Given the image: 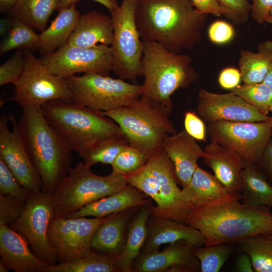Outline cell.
<instances>
[{"mask_svg": "<svg viewBox=\"0 0 272 272\" xmlns=\"http://www.w3.org/2000/svg\"><path fill=\"white\" fill-rule=\"evenodd\" d=\"M150 214L149 207H144L132 221L126 240L117 257L122 272L132 271L133 261L139 256L147 238V221Z\"/></svg>", "mask_w": 272, "mask_h": 272, "instance_id": "obj_29", "label": "cell"}, {"mask_svg": "<svg viewBox=\"0 0 272 272\" xmlns=\"http://www.w3.org/2000/svg\"><path fill=\"white\" fill-rule=\"evenodd\" d=\"M211 140L239 154L245 162L260 164L272 134L268 122L218 121L209 122Z\"/></svg>", "mask_w": 272, "mask_h": 272, "instance_id": "obj_13", "label": "cell"}, {"mask_svg": "<svg viewBox=\"0 0 272 272\" xmlns=\"http://www.w3.org/2000/svg\"><path fill=\"white\" fill-rule=\"evenodd\" d=\"M0 159L30 193L42 191L40 176L25 148L13 113L0 117Z\"/></svg>", "mask_w": 272, "mask_h": 272, "instance_id": "obj_16", "label": "cell"}, {"mask_svg": "<svg viewBox=\"0 0 272 272\" xmlns=\"http://www.w3.org/2000/svg\"><path fill=\"white\" fill-rule=\"evenodd\" d=\"M231 92L262 114L267 115L272 101V89L263 82L244 83L233 89Z\"/></svg>", "mask_w": 272, "mask_h": 272, "instance_id": "obj_36", "label": "cell"}, {"mask_svg": "<svg viewBox=\"0 0 272 272\" xmlns=\"http://www.w3.org/2000/svg\"><path fill=\"white\" fill-rule=\"evenodd\" d=\"M208 35L212 42L216 44H224L232 39L234 35V30L228 23L217 20L210 26Z\"/></svg>", "mask_w": 272, "mask_h": 272, "instance_id": "obj_43", "label": "cell"}, {"mask_svg": "<svg viewBox=\"0 0 272 272\" xmlns=\"http://www.w3.org/2000/svg\"><path fill=\"white\" fill-rule=\"evenodd\" d=\"M242 252L250 257L254 271L272 272V235H255L238 242Z\"/></svg>", "mask_w": 272, "mask_h": 272, "instance_id": "obj_34", "label": "cell"}, {"mask_svg": "<svg viewBox=\"0 0 272 272\" xmlns=\"http://www.w3.org/2000/svg\"><path fill=\"white\" fill-rule=\"evenodd\" d=\"M39 36L31 27L21 21L13 18L11 29L0 45V54L3 55L13 49H38Z\"/></svg>", "mask_w": 272, "mask_h": 272, "instance_id": "obj_35", "label": "cell"}, {"mask_svg": "<svg viewBox=\"0 0 272 272\" xmlns=\"http://www.w3.org/2000/svg\"><path fill=\"white\" fill-rule=\"evenodd\" d=\"M220 4L229 12L227 18L235 24H241L248 21L251 4L248 0H218Z\"/></svg>", "mask_w": 272, "mask_h": 272, "instance_id": "obj_42", "label": "cell"}, {"mask_svg": "<svg viewBox=\"0 0 272 272\" xmlns=\"http://www.w3.org/2000/svg\"><path fill=\"white\" fill-rule=\"evenodd\" d=\"M241 78L240 72L232 67L223 70L218 78L220 86L225 89H234L239 86Z\"/></svg>", "mask_w": 272, "mask_h": 272, "instance_id": "obj_47", "label": "cell"}, {"mask_svg": "<svg viewBox=\"0 0 272 272\" xmlns=\"http://www.w3.org/2000/svg\"><path fill=\"white\" fill-rule=\"evenodd\" d=\"M272 38V37H271Z\"/></svg>", "mask_w": 272, "mask_h": 272, "instance_id": "obj_59", "label": "cell"}, {"mask_svg": "<svg viewBox=\"0 0 272 272\" xmlns=\"http://www.w3.org/2000/svg\"><path fill=\"white\" fill-rule=\"evenodd\" d=\"M31 194L20 184L8 166L0 159V194L10 195L26 201Z\"/></svg>", "mask_w": 272, "mask_h": 272, "instance_id": "obj_39", "label": "cell"}, {"mask_svg": "<svg viewBox=\"0 0 272 272\" xmlns=\"http://www.w3.org/2000/svg\"><path fill=\"white\" fill-rule=\"evenodd\" d=\"M54 218L52 194L41 191L30 195L21 215L9 226L21 234L34 253L49 265L57 263L48 236L49 227Z\"/></svg>", "mask_w": 272, "mask_h": 272, "instance_id": "obj_12", "label": "cell"}, {"mask_svg": "<svg viewBox=\"0 0 272 272\" xmlns=\"http://www.w3.org/2000/svg\"><path fill=\"white\" fill-rule=\"evenodd\" d=\"M137 0H122L119 8L111 13L113 23L111 45L112 71L120 78L133 83L142 75L143 43L135 20Z\"/></svg>", "mask_w": 272, "mask_h": 272, "instance_id": "obj_10", "label": "cell"}, {"mask_svg": "<svg viewBox=\"0 0 272 272\" xmlns=\"http://www.w3.org/2000/svg\"><path fill=\"white\" fill-rule=\"evenodd\" d=\"M87 217H54L51 221L48 236L57 263L71 261L92 249L93 236L107 216Z\"/></svg>", "mask_w": 272, "mask_h": 272, "instance_id": "obj_15", "label": "cell"}, {"mask_svg": "<svg viewBox=\"0 0 272 272\" xmlns=\"http://www.w3.org/2000/svg\"><path fill=\"white\" fill-rule=\"evenodd\" d=\"M197 247L181 240L169 244L162 251L143 253L132 271L135 272H195L200 270L194 255Z\"/></svg>", "mask_w": 272, "mask_h": 272, "instance_id": "obj_18", "label": "cell"}, {"mask_svg": "<svg viewBox=\"0 0 272 272\" xmlns=\"http://www.w3.org/2000/svg\"><path fill=\"white\" fill-rule=\"evenodd\" d=\"M60 0H18L10 12L13 17L33 29L43 31Z\"/></svg>", "mask_w": 272, "mask_h": 272, "instance_id": "obj_32", "label": "cell"}, {"mask_svg": "<svg viewBox=\"0 0 272 272\" xmlns=\"http://www.w3.org/2000/svg\"><path fill=\"white\" fill-rule=\"evenodd\" d=\"M13 19L3 18L0 20V35L4 36L9 32L13 24Z\"/></svg>", "mask_w": 272, "mask_h": 272, "instance_id": "obj_51", "label": "cell"}, {"mask_svg": "<svg viewBox=\"0 0 272 272\" xmlns=\"http://www.w3.org/2000/svg\"><path fill=\"white\" fill-rule=\"evenodd\" d=\"M197 112L203 120L209 122H260L266 121L268 118L232 92L216 94L206 89L198 92Z\"/></svg>", "mask_w": 272, "mask_h": 272, "instance_id": "obj_17", "label": "cell"}, {"mask_svg": "<svg viewBox=\"0 0 272 272\" xmlns=\"http://www.w3.org/2000/svg\"><path fill=\"white\" fill-rule=\"evenodd\" d=\"M267 122H268V123L269 124L270 129V131H271V134H272V116H270V117L268 116Z\"/></svg>", "mask_w": 272, "mask_h": 272, "instance_id": "obj_56", "label": "cell"}, {"mask_svg": "<svg viewBox=\"0 0 272 272\" xmlns=\"http://www.w3.org/2000/svg\"><path fill=\"white\" fill-rule=\"evenodd\" d=\"M262 82L272 89V62Z\"/></svg>", "mask_w": 272, "mask_h": 272, "instance_id": "obj_54", "label": "cell"}, {"mask_svg": "<svg viewBox=\"0 0 272 272\" xmlns=\"http://www.w3.org/2000/svg\"><path fill=\"white\" fill-rule=\"evenodd\" d=\"M41 109L49 124L77 153L98 139L123 137L119 125L102 111L60 100L48 101Z\"/></svg>", "mask_w": 272, "mask_h": 272, "instance_id": "obj_5", "label": "cell"}, {"mask_svg": "<svg viewBox=\"0 0 272 272\" xmlns=\"http://www.w3.org/2000/svg\"><path fill=\"white\" fill-rule=\"evenodd\" d=\"M128 145L122 136L105 138L87 145L78 154L90 167L98 163L111 165L121 150Z\"/></svg>", "mask_w": 272, "mask_h": 272, "instance_id": "obj_33", "label": "cell"}, {"mask_svg": "<svg viewBox=\"0 0 272 272\" xmlns=\"http://www.w3.org/2000/svg\"><path fill=\"white\" fill-rule=\"evenodd\" d=\"M18 0H0V12H10Z\"/></svg>", "mask_w": 272, "mask_h": 272, "instance_id": "obj_52", "label": "cell"}, {"mask_svg": "<svg viewBox=\"0 0 272 272\" xmlns=\"http://www.w3.org/2000/svg\"><path fill=\"white\" fill-rule=\"evenodd\" d=\"M39 58L50 73L63 78L79 73L108 76L112 71L111 48L104 44L82 47L66 43Z\"/></svg>", "mask_w": 272, "mask_h": 272, "instance_id": "obj_14", "label": "cell"}, {"mask_svg": "<svg viewBox=\"0 0 272 272\" xmlns=\"http://www.w3.org/2000/svg\"><path fill=\"white\" fill-rule=\"evenodd\" d=\"M258 51L241 50L239 67L244 83L262 82L272 62V40L260 43Z\"/></svg>", "mask_w": 272, "mask_h": 272, "instance_id": "obj_30", "label": "cell"}, {"mask_svg": "<svg viewBox=\"0 0 272 272\" xmlns=\"http://www.w3.org/2000/svg\"><path fill=\"white\" fill-rule=\"evenodd\" d=\"M162 148L173 164L178 183L183 187L186 186L198 165V159L202 157L203 151L184 128L168 135Z\"/></svg>", "mask_w": 272, "mask_h": 272, "instance_id": "obj_22", "label": "cell"}, {"mask_svg": "<svg viewBox=\"0 0 272 272\" xmlns=\"http://www.w3.org/2000/svg\"><path fill=\"white\" fill-rule=\"evenodd\" d=\"M113 38L112 17L91 11L80 15L66 44L82 47H91L98 44L111 46Z\"/></svg>", "mask_w": 272, "mask_h": 272, "instance_id": "obj_23", "label": "cell"}, {"mask_svg": "<svg viewBox=\"0 0 272 272\" xmlns=\"http://www.w3.org/2000/svg\"><path fill=\"white\" fill-rule=\"evenodd\" d=\"M172 107L143 94L128 105L102 112L119 125L129 145L149 158L162 148L168 135L176 133L169 118Z\"/></svg>", "mask_w": 272, "mask_h": 272, "instance_id": "obj_4", "label": "cell"}, {"mask_svg": "<svg viewBox=\"0 0 272 272\" xmlns=\"http://www.w3.org/2000/svg\"><path fill=\"white\" fill-rule=\"evenodd\" d=\"M260 164L272 180V136L265 149Z\"/></svg>", "mask_w": 272, "mask_h": 272, "instance_id": "obj_48", "label": "cell"}, {"mask_svg": "<svg viewBox=\"0 0 272 272\" xmlns=\"http://www.w3.org/2000/svg\"><path fill=\"white\" fill-rule=\"evenodd\" d=\"M269 111L272 112V101H271V102L269 108Z\"/></svg>", "mask_w": 272, "mask_h": 272, "instance_id": "obj_58", "label": "cell"}, {"mask_svg": "<svg viewBox=\"0 0 272 272\" xmlns=\"http://www.w3.org/2000/svg\"><path fill=\"white\" fill-rule=\"evenodd\" d=\"M128 210L107 216L93 236L92 249L111 256L119 255L124 243V232L129 217L127 213Z\"/></svg>", "mask_w": 272, "mask_h": 272, "instance_id": "obj_26", "label": "cell"}, {"mask_svg": "<svg viewBox=\"0 0 272 272\" xmlns=\"http://www.w3.org/2000/svg\"><path fill=\"white\" fill-rule=\"evenodd\" d=\"M256 164L246 162L241 172V202L272 208V185Z\"/></svg>", "mask_w": 272, "mask_h": 272, "instance_id": "obj_28", "label": "cell"}, {"mask_svg": "<svg viewBox=\"0 0 272 272\" xmlns=\"http://www.w3.org/2000/svg\"><path fill=\"white\" fill-rule=\"evenodd\" d=\"M141 71L144 76L143 94L173 106L171 96L187 87L196 78L188 55L171 52L156 42L143 41Z\"/></svg>", "mask_w": 272, "mask_h": 272, "instance_id": "obj_7", "label": "cell"}, {"mask_svg": "<svg viewBox=\"0 0 272 272\" xmlns=\"http://www.w3.org/2000/svg\"><path fill=\"white\" fill-rule=\"evenodd\" d=\"M135 187L127 184L121 190L91 203L64 217L92 216L103 218L111 214L145 206L150 199Z\"/></svg>", "mask_w": 272, "mask_h": 272, "instance_id": "obj_24", "label": "cell"}, {"mask_svg": "<svg viewBox=\"0 0 272 272\" xmlns=\"http://www.w3.org/2000/svg\"><path fill=\"white\" fill-rule=\"evenodd\" d=\"M231 248L229 243L196 247L194 255L198 259L202 272H218L228 259Z\"/></svg>", "mask_w": 272, "mask_h": 272, "instance_id": "obj_37", "label": "cell"}, {"mask_svg": "<svg viewBox=\"0 0 272 272\" xmlns=\"http://www.w3.org/2000/svg\"><path fill=\"white\" fill-rule=\"evenodd\" d=\"M81 162L72 167L52 193L54 217H65L117 192L128 183L124 176L94 174Z\"/></svg>", "mask_w": 272, "mask_h": 272, "instance_id": "obj_8", "label": "cell"}, {"mask_svg": "<svg viewBox=\"0 0 272 272\" xmlns=\"http://www.w3.org/2000/svg\"><path fill=\"white\" fill-rule=\"evenodd\" d=\"M18 126L25 148L42 183L53 193L71 169L73 151L45 119L41 107L22 108Z\"/></svg>", "mask_w": 272, "mask_h": 272, "instance_id": "obj_3", "label": "cell"}, {"mask_svg": "<svg viewBox=\"0 0 272 272\" xmlns=\"http://www.w3.org/2000/svg\"><path fill=\"white\" fill-rule=\"evenodd\" d=\"M65 78L72 93V103L100 111L128 105L140 98L144 91L143 85L95 73Z\"/></svg>", "mask_w": 272, "mask_h": 272, "instance_id": "obj_9", "label": "cell"}, {"mask_svg": "<svg viewBox=\"0 0 272 272\" xmlns=\"http://www.w3.org/2000/svg\"><path fill=\"white\" fill-rule=\"evenodd\" d=\"M25 63L23 50L17 51L0 66V85L15 84L23 73Z\"/></svg>", "mask_w": 272, "mask_h": 272, "instance_id": "obj_40", "label": "cell"}, {"mask_svg": "<svg viewBox=\"0 0 272 272\" xmlns=\"http://www.w3.org/2000/svg\"><path fill=\"white\" fill-rule=\"evenodd\" d=\"M194 7L199 12L204 14H212L219 17H227L229 12L223 7L218 0H190Z\"/></svg>", "mask_w": 272, "mask_h": 272, "instance_id": "obj_45", "label": "cell"}, {"mask_svg": "<svg viewBox=\"0 0 272 272\" xmlns=\"http://www.w3.org/2000/svg\"><path fill=\"white\" fill-rule=\"evenodd\" d=\"M26 201L0 194V225L10 226L23 213Z\"/></svg>", "mask_w": 272, "mask_h": 272, "instance_id": "obj_41", "label": "cell"}, {"mask_svg": "<svg viewBox=\"0 0 272 272\" xmlns=\"http://www.w3.org/2000/svg\"><path fill=\"white\" fill-rule=\"evenodd\" d=\"M128 181L155 201L156 206H149L155 218L185 224L191 209L181 198L174 166L163 148L149 157L146 165L131 174Z\"/></svg>", "mask_w": 272, "mask_h": 272, "instance_id": "obj_6", "label": "cell"}, {"mask_svg": "<svg viewBox=\"0 0 272 272\" xmlns=\"http://www.w3.org/2000/svg\"><path fill=\"white\" fill-rule=\"evenodd\" d=\"M0 261L16 272H43L49 265L34 253L21 234L6 225H0Z\"/></svg>", "mask_w": 272, "mask_h": 272, "instance_id": "obj_19", "label": "cell"}, {"mask_svg": "<svg viewBox=\"0 0 272 272\" xmlns=\"http://www.w3.org/2000/svg\"><path fill=\"white\" fill-rule=\"evenodd\" d=\"M80 0H60L58 9V11L64 9L76 4V3Z\"/></svg>", "mask_w": 272, "mask_h": 272, "instance_id": "obj_53", "label": "cell"}, {"mask_svg": "<svg viewBox=\"0 0 272 272\" xmlns=\"http://www.w3.org/2000/svg\"><path fill=\"white\" fill-rule=\"evenodd\" d=\"M9 269L6 267V266L0 261V271L1 272H8Z\"/></svg>", "mask_w": 272, "mask_h": 272, "instance_id": "obj_55", "label": "cell"}, {"mask_svg": "<svg viewBox=\"0 0 272 272\" xmlns=\"http://www.w3.org/2000/svg\"><path fill=\"white\" fill-rule=\"evenodd\" d=\"M250 14L252 19L259 24L266 22L272 8V0H251Z\"/></svg>", "mask_w": 272, "mask_h": 272, "instance_id": "obj_46", "label": "cell"}, {"mask_svg": "<svg viewBox=\"0 0 272 272\" xmlns=\"http://www.w3.org/2000/svg\"><path fill=\"white\" fill-rule=\"evenodd\" d=\"M207 15L190 0H137L135 20L143 41L157 43L179 54L200 43Z\"/></svg>", "mask_w": 272, "mask_h": 272, "instance_id": "obj_1", "label": "cell"}, {"mask_svg": "<svg viewBox=\"0 0 272 272\" xmlns=\"http://www.w3.org/2000/svg\"><path fill=\"white\" fill-rule=\"evenodd\" d=\"M184 240L196 246L204 244L205 239L197 229L168 219L157 218L148 228L143 253L157 251L163 244Z\"/></svg>", "mask_w": 272, "mask_h": 272, "instance_id": "obj_25", "label": "cell"}, {"mask_svg": "<svg viewBox=\"0 0 272 272\" xmlns=\"http://www.w3.org/2000/svg\"><path fill=\"white\" fill-rule=\"evenodd\" d=\"M236 269L239 272H253L254 269L249 256L242 252L236 261Z\"/></svg>", "mask_w": 272, "mask_h": 272, "instance_id": "obj_49", "label": "cell"}, {"mask_svg": "<svg viewBox=\"0 0 272 272\" xmlns=\"http://www.w3.org/2000/svg\"><path fill=\"white\" fill-rule=\"evenodd\" d=\"M181 196L192 210L226 200H240L241 194L229 192L215 175L197 165L189 183L181 189Z\"/></svg>", "mask_w": 272, "mask_h": 272, "instance_id": "obj_20", "label": "cell"}, {"mask_svg": "<svg viewBox=\"0 0 272 272\" xmlns=\"http://www.w3.org/2000/svg\"><path fill=\"white\" fill-rule=\"evenodd\" d=\"M25 67L14 84V95L8 101L23 107H41L46 102L60 100L72 103V93L65 78L50 73L40 58L29 50H23Z\"/></svg>", "mask_w": 272, "mask_h": 272, "instance_id": "obj_11", "label": "cell"}, {"mask_svg": "<svg viewBox=\"0 0 272 272\" xmlns=\"http://www.w3.org/2000/svg\"><path fill=\"white\" fill-rule=\"evenodd\" d=\"M185 224L201 233L205 246L238 243L257 234L272 235V212L267 207L229 200L192 209Z\"/></svg>", "mask_w": 272, "mask_h": 272, "instance_id": "obj_2", "label": "cell"}, {"mask_svg": "<svg viewBox=\"0 0 272 272\" xmlns=\"http://www.w3.org/2000/svg\"><path fill=\"white\" fill-rule=\"evenodd\" d=\"M148 156L141 150L129 145L123 148L113 163L111 174L125 176L143 167L147 163Z\"/></svg>", "mask_w": 272, "mask_h": 272, "instance_id": "obj_38", "label": "cell"}, {"mask_svg": "<svg viewBox=\"0 0 272 272\" xmlns=\"http://www.w3.org/2000/svg\"><path fill=\"white\" fill-rule=\"evenodd\" d=\"M214 175L230 193H240L241 172L246 162L237 153L214 141L205 147L202 157Z\"/></svg>", "mask_w": 272, "mask_h": 272, "instance_id": "obj_21", "label": "cell"}, {"mask_svg": "<svg viewBox=\"0 0 272 272\" xmlns=\"http://www.w3.org/2000/svg\"><path fill=\"white\" fill-rule=\"evenodd\" d=\"M117 257L91 249L71 261L49 265L43 272H120Z\"/></svg>", "mask_w": 272, "mask_h": 272, "instance_id": "obj_31", "label": "cell"}, {"mask_svg": "<svg viewBox=\"0 0 272 272\" xmlns=\"http://www.w3.org/2000/svg\"><path fill=\"white\" fill-rule=\"evenodd\" d=\"M184 129L197 141H206V128L202 118L195 112L187 111L184 113Z\"/></svg>", "mask_w": 272, "mask_h": 272, "instance_id": "obj_44", "label": "cell"}, {"mask_svg": "<svg viewBox=\"0 0 272 272\" xmlns=\"http://www.w3.org/2000/svg\"><path fill=\"white\" fill-rule=\"evenodd\" d=\"M80 15L76 4L59 10L50 26L39 35L37 50L40 54H47L64 46L74 30Z\"/></svg>", "mask_w": 272, "mask_h": 272, "instance_id": "obj_27", "label": "cell"}, {"mask_svg": "<svg viewBox=\"0 0 272 272\" xmlns=\"http://www.w3.org/2000/svg\"><path fill=\"white\" fill-rule=\"evenodd\" d=\"M106 8L112 13L116 11L119 7L117 0H92Z\"/></svg>", "mask_w": 272, "mask_h": 272, "instance_id": "obj_50", "label": "cell"}, {"mask_svg": "<svg viewBox=\"0 0 272 272\" xmlns=\"http://www.w3.org/2000/svg\"><path fill=\"white\" fill-rule=\"evenodd\" d=\"M266 22L268 23H272V8L270 10V15Z\"/></svg>", "mask_w": 272, "mask_h": 272, "instance_id": "obj_57", "label": "cell"}]
</instances>
